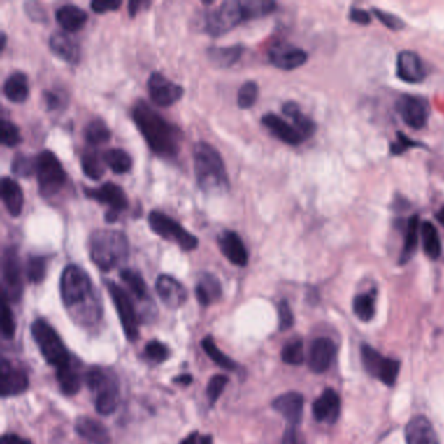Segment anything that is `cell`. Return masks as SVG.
<instances>
[{
  "label": "cell",
  "instance_id": "cell-14",
  "mask_svg": "<svg viewBox=\"0 0 444 444\" xmlns=\"http://www.w3.org/2000/svg\"><path fill=\"white\" fill-rule=\"evenodd\" d=\"M148 89L152 102L159 107H170L179 102L184 95V89L181 86L172 83L159 72H154L149 77Z\"/></svg>",
  "mask_w": 444,
  "mask_h": 444
},
{
  "label": "cell",
  "instance_id": "cell-39",
  "mask_svg": "<svg viewBox=\"0 0 444 444\" xmlns=\"http://www.w3.org/2000/svg\"><path fill=\"white\" fill-rule=\"evenodd\" d=\"M375 297L377 292L361 293L353 300V312L359 321L368 322L373 320L375 314Z\"/></svg>",
  "mask_w": 444,
  "mask_h": 444
},
{
  "label": "cell",
  "instance_id": "cell-53",
  "mask_svg": "<svg viewBox=\"0 0 444 444\" xmlns=\"http://www.w3.org/2000/svg\"><path fill=\"white\" fill-rule=\"evenodd\" d=\"M278 314H279V330L285 331L291 329L294 323V317L287 300H282L278 305Z\"/></svg>",
  "mask_w": 444,
  "mask_h": 444
},
{
  "label": "cell",
  "instance_id": "cell-50",
  "mask_svg": "<svg viewBox=\"0 0 444 444\" xmlns=\"http://www.w3.org/2000/svg\"><path fill=\"white\" fill-rule=\"evenodd\" d=\"M228 385V378L226 375H214L208 380V388H206V395H208L210 404L214 406L217 401V399L222 396L224 388Z\"/></svg>",
  "mask_w": 444,
  "mask_h": 444
},
{
  "label": "cell",
  "instance_id": "cell-59",
  "mask_svg": "<svg viewBox=\"0 0 444 444\" xmlns=\"http://www.w3.org/2000/svg\"><path fill=\"white\" fill-rule=\"evenodd\" d=\"M45 103L48 106V110H57L62 106L60 96L54 92H45Z\"/></svg>",
  "mask_w": 444,
  "mask_h": 444
},
{
  "label": "cell",
  "instance_id": "cell-61",
  "mask_svg": "<svg viewBox=\"0 0 444 444\" xmlns=\"http://www.w3.org/2000/svg\"><path fill=\"white\" fill-rule=\"evenodd\" d=\"M141 6H149V3H145V1H141V0H131V1L128 3L129 16H131V17H134V16L138 13V10H140V7H141Z\"/></svg>",
  "mask_w": 444,
  "mask_h": 444
},
{
  "label": "cell",
  "instance_id": "cell-56",
  "mask_svg": "<svg viewBox=\"0 0 444 444\" xmlns=\"http://www.w3.org/2000/svg\"><path fill=\"white\" fill-rule=\"evenodd\" d=\"M350 19L359 25H368L370 24V15L366 10H359V8L350 10Z\"/></svg>",
  "mask_w": 444,
  "mask_h": 444
},
{
  "label": "cell",
  "instance_id": "cell-8",
  "mask_svg": "<svg viewBox=\"0 0 444 444\" xmlns=\"http://www.w3.org/2000/svg\"><path fill=\"white\" fill-rule=\"evenodd\" d=\"M243 21H246L243 1L227 0L223 1L217 10L208 13L206 17V31L213 37H219L236 28Z\"/></svg>",
  "mask_w": 444,
  "mask_h": 444
},
{
  "label": "cell",
  "instance_id": "cell-45",
  "mask_svg": "<svg viewBox=\"0 0 444 444\" xmlns=\"http://www.w3.org/2000/svg\"><path fill=\"white\" fill-rule=\"evenodd\" d=\"M0 327H1V336L6 341H12L16 334V321L15 315L6 299L1 300L0 308Z\"/></svg>",
  "mask_w": 444,
  "mask_h": 444
},
{
  "label": "cell",
  "instance_id": "cell-1",
  "mask_svg": "<svg viewBox=\"0 0 444 444\" xmlns=\"http://www.w3.org/2000/svg\"><path fill=\"white\" fill-rule=\"evenodd\" d=\"M60 294L66 310L81 324H95L102 317L101 303L94 285L84 268L68 265L60 278Z\"/></svg>",
  "mask_w": 444,
  "mask_h": 444
},
{
  "label": "cell",
  "instance_id": "cell-28",
  "mask_svg": "<svg viewBox=\"0 0 444 444\" xmlns=\"http://www.w3.org/2000/svg\"><path fill=\"white\" fill-rule=\"evenodd\" d=\"M1 199L10 217H17L24 210V192L16 180L4 176L1 179Z\"/></svg>",
  "mask_w": 444,
  "mask_h": 444
},
{
  "label": "cell",
  "instance_id": "cell-17",
  "mask_svg": "<svg viewBox=\"0 0 444 444\" xmlns=\"http://www.w3.org/2000/svg\"><path fill=\"white\" fill-rule=\"evenodd\" d=\"M336 357V345L329 338H318L313 341L308 355V364L313 373L322 374L331 368Z\"/></svg>",
  "mask_w": 444,
  "mask_h": 444
},
{
  "label": "cell",
  "instance_id": "cell-11",
  "mask_svg": "<svg viewBox=\"0 0 444 444\" xmlns=\"http://www.w3.org/2000/svg\"><path fill=\"white\" fill-rule=\"evenodd\" d=\"M361 359L371 377L379 379L386 386L395 385L400 371V361L382 356L378 350L368 344H362L361 347Z\"/></svg>",
  "mask_w": 444,
  "mask_h": 444
},
{
  "label": "cell",
  "instance_id": "cell-43",
  "mask_svg": "<svg viewBox=\"0 0 444 444\" xmlns=\"http://www.w3.org/2000/svg\"><path fill=\"white\" fill-rule=\"evenodd\" d=\"M48 273V259L42 255H29L27 261V276L30 283H42Z\"/></svg>",
  "mask_w": 444,
  "mask_h": 444
},
{
  "label": "cell",
  "instance_id": "cell-24",
  "mask_svg": "<svg viewBox=\"0 0 444 444\" xmlns=\"http://www.w3.org/2000/svg\"><path fill=\"white\" fill-rule=\"evenodd\" d=\"M262 124L265 128L270 131L271 134H274L278 140H280L287 145L297 146L305 140L303 134L299 132L293 125L287 123L280 116L273 114V113L264 115Z\"/></svg>",
  "mask_w": 444,
  "mask_h": 444
},
{
  "label": "cell",
  "instance_id": "cell-26",
  "mask_svg": "<svg viewBox=\"0 0 444 444\" xmlns=\"http://www.w3.org/2000/svg\"><path fill=\"white\" fill-rule=\"evenodd\" d=\"M50 50L59 59L68 64H78L81 59V48L76 41L66 36V33H55L50 38Z\"/></svg>",
  "mask_w": 444,
  "mask_h": 444
},
{
  "label": "cell",
  "instance_id": "cell-13",
  "mask_svg": "<svg viewBox=\"0 0 444 444\" xmlns=\"http://www.w3.org/2000/svg\"><path fill=\"white\" fill-rule=\"evenodd\" d=\"M397 114L412 129H422L430 116L427 101L415 95H401L396 101Z\"/></svg>",
  "mask_w": 444,
  "mask_h": 444
},
{
  "label": "cell",
  "instance_id": "cell-42",
  "mask_svg": "<svg viewBox=\"0 0 444 444\" xmlns=\"http://www.w3.org/2000/svg\"><path fill=\"white\" fill-rule=\"evenodd\" d=\"M202 348L208 357L217 364V366H220L224 370H231V371H234L237 368L236 362L234 359H229L222 350L217 348V344L214 343L211 336H206L202 341Z\"/></svg>",
  "mask_w": 444,
  "mask_h": 444
},
{
  "label": "cell",
  "instance_id": "cell-33",
  "mask_svg": "<svg viewBox=\"0 0 444 444\" xmlns=\"http://www.w3.org/2000/svg\"><path fill=\"white\" fill-rule=\"evenodd\" d=\"M420 228L421 224L418 220V215L409 217L408 226H406L404 245L399 258L400 265H406L413 258V255H416L417 246H418V232L421 231Z\"/></svg>",
  "mask_w": 444,
  "mask_h": 444
},
{
  "label": "cell",
  "instance_id": "cell-25",
  "mask_svg": "<svg viewBox=\"0 0 444 444\" xmlns=\"http://www.w3.org/2000/svg\"><path fill=\"white\" fill-rule=\"evenodd\" d=\"M406 444H439L430 421L424 416L413 417L406 427Z\"/></svg>",
  "mask_w": 444,
  "mask_h": 444
},
{
  "label": "cell",
  "instance_id": "cell-49",
  "mask_svg": "<svg viewBox=\"0 0 444 444\" xmlns=\"http://www.w3.org/2000/svg\"><path fill=\"white\" fill-rule=\"evenodd\" d=\"M21 141L22 138H21L17 125L10 120H3L1 122V143L7 148H15Z\"/></svg>",
  "mask_w": 444,
  "mask_h": 444
},
{
  "label": "cell",
  "instance_id": "cell-41",
  "mask_svg": "<svg viewBox=\"0 0 444 444\" xmlns=\"http://www.w3.org/2000/svg\"><path fill=\"white\" fill-rule=\"evenodd\" d=\"M120 278L138 300H141V301L149 300L148 285L145 283L140 273L131 270V268H125V270H122Z\"/></svg>",
  "mask_w": 444,
  "mask_h": 444
},
{
  "label": "cell",
  "instance_id": "cell-22",
  "mask_svg": "<svg viewBox=\"0 0 444 444\" xmlns=\"http://www.w3.org/2000/svg\"><path fill=\"white\" fill-rule=\"evenodd\" d=\"M341 415V399L332 389L327 388L323 391L313 404V416L315 421L324 424H335Z\"/></svg>",
  "mask_w": 444,
  "mask_h": 444
},
{
  "label": "cell",
  "instance_id": "cell-37",
  "mask_svg": "<svg viewBox=\"0 0 444 444\" xmlns=\"http://www.w3.org/2000/svg\"><path fill=\"white\" fill-rule=\"evenodd\" d=\"M104 159L103 155L92 149L86 150L81 157V167L83 172L85 173L89 179L99 180L104 175Z\"/></svg>",
  "mask_w": 444,
  "mask_h": 444
},
{
  "label": "cell",
  "instance_id": "cell-46",
  "mask_svg": "<svg viewBox=\"0 0 444 444\" xmlns=\"http://www.w3.org/2000/svg\"><path fill=\"white\" fill-rule=\"evenodd\" d=\"M282 359L288 365H301L305 361V350H303V343L301 339H293L287 343L282 350Z\"/></svg>",
  "mask_w": 444,
  "mask_h": 444
},
{
  "label": "cell",
  "instance_id": "cell-3",
  "mask_svg": "<svg viewBox=\"0 0 444 444\" xmlns=\"http://www.w3.org/2000/svg\"><path fill=\"white\" fill-rule=\"evenodd\" d=\"M194 173L197 184L208 196H220L229 190L226 164L220 152L208 142H197L193 149Z\"/></svg>",
  "mask_w": 444,
  "mask_h": 444
},
{
  "label": "cell",
  "instance_id": "cell-30",
  "mask_svg": "<svg viewBox=\"0 0 444 444\" xmlns=\"http://www.w3.org/2000/svg\"><path fill=\"white\" fill-rule=\"evenodd\" d=\"M3 92L6 98L12 103H24L28 99L30 93L28 76L22 72L12 73L4 83Z\"/></svg>",
  "mask_w": 444,
  "mask_h": 444
},
{
  "label": "cell",
  "instance_id": "cell-63",
  "mask_svg": "<svg viewBox=\"0 0 444 444\" xmlns=\"http://www.w3.org/2000/svg\"><path fill=\"white\" fill-rule=\"evenodd\" d=\"M435 217H436V220H438L442 226H444V206L435 214Z\"/></svg>",
  "mask_w": 444,
  "mask_h": 444
},
{
  "label": "cell",
  "instance_id": "cell-16",
  "mask_svg": "<svg viewBox=\"0 0 444 444\" xmlns=\"http://www.w3.org/2000/svg\"><path fill=\"white\" fill-rule=\"evenodd\" d=\"M29 387V378L25 371L13 368L10 361L1 359L0 365V394L3 397L16 396Z\"/></svg>",
  "mask_w": 444,
  "mask_h": 444
},
{
  "label": "cell",
  "instance_id": "cell-34",
  "mask_svg": "<svg viewBox=\"0 0 444 444\" xmlns=\"http://www.w3.org/2000/svg\"><path fill=\"white\" fill-rule=\"evenodd\" d=\"M244 48L236 45L229 48H210L208 50V57L214 66L219 68H229L235 66L240 57H243Z\"/></svg>",
  "mask_w": 444,
  "mask_h": 444
},
{
  "label": "cell",
  "instance_id": "cell-15",
  "mask_svg": "<svg viewBox=\"0 0 444 444\" xmlns=\"http://www.w3.org/2000/svg\"><path fill=\"white\" fill-rule=\"evenodd\" d=\"M268 59L270 63L279 69L293 71L306 63L308 54L303 48H296L291 43L278 42L270 48Z\"/></svg>",
  "mask_w": 444,
  "mask_h": 444
},
{
  "label": "cell",
  "instance_id": "cell-44",
  "mask_svg": "<svg viewBox=\"0 0 444 444\" xmlns=\"http://www.w3.org/2000/svg\"><path fill=\"white\" fill-rule=\"evenodd\" d=\"M246 20L259 19L273 13L276 3L270 0H246L243 1Z\"/></svg>",
  "mask_w": 444,
  "mask_h": 444
},
{
  "label": "cell",
  "instance_id": "cell-48",
  "mask_svg": "<svg viewBox=\"0 0 444 444\" xmlns=\"http://www.w3.org/2000/svg\"><path fill=\"white\" fill-rule=\"evenodd\" d=\"M12 172L20 176L28 179L31 175L36 173V159H31L25 154H16L12 161Z\"/></svg>",
  "mask_w": 444,
  "mask_h": 444
},
{
  "label": "cell",
  "instance_id": "cell-6",
  "mask_svg": "<svg viewBox=\"0 0 444 444\" xmlns=\"http://www.w3.org/2000/svg\"><path fill=\"white\" fill-rule=\"evenodd\" d=\"M36 175L39 194L50 199L64 188L66 173L57 155L50 150L39 152L36 158Z\"/></svg>",
  "mask_w": 444,
  "mask_h": 444
},
{
  "label": "cell",
  "instance_id": "cell-52",
  "mask_svg": "<svg viewBox=\"0 0 444 444\" xmlns=\"http://www.w3.org/2000/svg\"><path fill=\"white\" fill-rule=\"evenodd\" d=\"M145 355L148 356V359H150L152 361L163 362L169 357V350L161 341H152L146 344Z\"/></svg>",
  "mask_w": 444,
  "mask_h": 444
},
{
  "label": "cell",
  "instance_id": "cell-29",
  "mask_svg": "<svg viewBox=\"0 0 444 444\" xmlns=\"http://www.w3.org/2000/svg\"><path fill=\"white\" fill-rule=\"evenodd\" d=\"M55 17H57V24L66 31L75 33L85 25L87 21V13L77 6L66 4L57 8Z\"/></svg>",
  "mask_w": 444,
  "mask_h": 444
},
{
  "label": "cell",
  "instance_id": "cell-20",
  "mask_svg": "<svg viewBox=\"0 0 444 444\" xmlns=\"http://www.w3.org/2000/svg\"><path fill=\"white\" fill-rule=\"evenodd\" d=\"M217 245L222 255L227 258L232 265L245 267L249 261V253L241 237L234 231H223L217 237Z\"/></svg>",
  "mask_w": 444,
  "mask_h": 444
},
{
  "label": "cell",
  "instance_id": "cell-51",
  "mask_svg": "<svg viewBox=\"0 0 444 444\" xmlns=\"http://www.w3.org/2000/svg\"><path fill=\"white\" fill-rule=\"evenodd\" d=\"M396 134V141L392 142L389 145V152H392L394 155L404 154L408 149H412V148H424L422 143L408 138L404 133L397 132Z\"/></svg>",
  "mask_w": 444,
  "mask_h": 444
},
{
  "label": "cell",
  "instance_id": "cell-62",
  "mask_svg": "<svg viewBox=\"0 0 444 444\" xmlns=\"http://www.w3.org/2000/svg\"><path fill=\"white\" fill-rule=\"evenodd\" d=\"M175 383H179V385H182V386H188L192 383V375L189 374H182V375H180L178 378H175Z\"/></svg>",
  "mask_w": 444,
  "mask_h": 444
},
{
  "label": "cell",
  "instance_id": "cell-4",
  "mask_svg": "<svg viewBox=\"0 0 444 444\" xmlns=\"http://www.w3.org/2000/svg\"><path fill=\"white\" fill-rule=\"evenodd\" d=\"M89 255L102 271L124 264L129 255V241L122 231L98 229L89 238Z\"/></svg>",
  "mask_w": 444,
  "mask_h": 444
},
{
  "label": "cell",
  "instance_id": "cell-58",
  "mask_svg": "<svg viewBox=\"0 0 444 444\" xmlns=\"http://www.w3.org/2000/svg\"><path fill=\"white\" fill-rule=\"evenodd\" d=\"M282 444H303L296 426H288V429L284 433L283 443Z\"/></svg>",
  "mask_w": 444,
  "mask_h": 444
},
{
  "label": "cell",
  "instance_id": "cell-9",
  "mask_svg": "<svg viewBox=\"0 0 444 444\" xmlns=\"http://www.w3.org/2000/svg\"><path fill=\"white\" fill-rule=\"evenodd\" d=\"M3 276V299L17 303L22 296V276L20 264L19 249L16 245L7 246L3 252L1 262Z\"/></svg>",
  "mask_w": 444,
  "mask_h": 444
},
{
  "label": "cell",
  "instance_id": "cell-40",
  "mask_svg": "<svg viewBox=\"0 0 444 444\" xmlns=\"http://www.w3.org/2000/svg\"><path fill=\"white\" fill-rule=\"evenodd\" d=\"M84 136H85L86 142L89 145L98 146V145H102V143L110 141L111 131H110V128L107 127V124L104 123L102 119L95 117L86 125Z\"/></svg>",
  "mask_w": 444,
  "mask_h": 444
},
{
  "label": "cell",
  "instance_id": "cell-54",
  "mask_svg": "<svg viewBox=\"0 0 444 444\" xmlns=\"http://www.w3.org/2000/svg\"><path fill=\"white\" fill-rule=\"evenodd\" d=\"M373 12H374L375 17H377L385 27H387L388 29L397 31V30H401V29L404 28V21L401 19H399L395 15L387 13V12L378 10V8H374Z\"/></svg>",
  "mask_w": 444,
  "mask_h": 444
},
{
  "label": "cell",
  "instance_id": "cell-64",
  "mask_svg": "<svg viewBox=\"0 0 444 444\" xmlns=\"http://www.w3.org/2000/svg\"><path fill=\"white\" fill-rule=\"evenodd\" d=\"M6 43H7V37L4 33H1V51L6 48Z\"/></svg>",
  "mask_w": 444,
  "mask_h": 444
},
{
  "label": "cell",
  "instance_id": "cell-12",
  "mask_svg": "<svg viewBox=\"0 0 444 444\" xmlns=\"http://www.w3.org/2000/svg\"><path fill=\"white\" fill-rule=\"evenodd\" d=\"M85 194L87 199H94L96 202L108 206V210L104 214L107 223L117 222L120 214L129 206L128 197L123 188L114 182H106L98 189H85Z\"/></svg>",
  "mask_w": 444,
  "mask_h": 444
},
{
  "label": "cell",
  "instance_id": "cell-55",
  "mask_svg": "<svg viewBox=\"0 0 444 444\" xmlns=\"http://www.w3.org/2000/svg\"><path fill=\"white\" fill-rule=\"evenodd\" d=\"M90 7L95 13H106V12L119 10L122 7V1L120 0H94L92 1Z\"/></svg>",
  "mask_w": 444,
  "mask_h": 444
},
{
  "label": "cell",
  "instance_id": "cell-23",
  "mask_svg": "<svg viewBox=\"0 0 444 444\" xmlns=\"http://www.w3.org/2000/svg\"><path fill=\"white\" fill-rule=\"evenodd\" d=\"M273 408L287 420L289 426H299L303 420V396L299 392H287L276 397Z\"/></svg>",
  "mask_w": 444,
  "mask_h": 444
},
{
  "label": "cell",
  "instance_id": "cell-47",
  "mask_svg": "<svg viewBox=\"0 0 444 444\" xmlns=\"http://www.w3.org/2000/svg\"><path fill=\"white\" fill-rule=\"evenodd\" d=\"M259 94V87L255 81H248L240 87L237 94V104L241 110H249L255 106Z\"/></svg>",
  "mask_w": 444,
  "mask_h": 444
},
{
  "label": "cell",
  "instance_id": "cell-10",
  "mask_svg": "<svg viewBox=\"0 0 444 444\" xmlns=\"http://www.w3.org/2000/svg\"><path fill=\"white\" fill-rule=\"evenodd\" d=\"M106 287L111 296V300L116 308V312L119 314V320L123 326L125 336L128 338L129 341H137L140 336V330H138V318L136 314L132 299L119 284H116L115 282L107 280Z\"/></svg>",
  "mask_w": 444,
  "mask_h": 444
},
{
  "label": "cell",
  "instance_id": "cell-7",
  "mask_svg": "<svg viewBox=\"0 0 444 444\" xmlns=\"http://www.w3.org/2000/svg\"><path fill=\"white\" fill-rule=\"evenodd\" d=\"M149 226L155 235L175 243L185 252H192L199 246V238L182 227L179 222L161 211H152L149 214Z\"/></svg>",
  "mask_w": 444,
  "mask_h": 444
},
{
  "label": "cell",
  "instance_id": "cell-35",
  "mask_svg": "<svg viewBox=\"0 0 444 444\" xmlns=\"http://www.w3.org/2000/svg\"><path fill=\"white\" fill-rule=\"evenodd\" d=\"M57 378L62 392L66 396L76 395L83 385L81 375L78 374L76 368L72 366V364L64 368H57Z\"/></svg>",
  "mask_w": 444,
  "mask_h": 444
},
{
  "label": "cell",
  "instance_id": "cell-5",
  "mask_svg": "<svg viewBox=\"0 0 444 444\" xmlns=\"http://www.w3.org/2000/svg\"><path fill=\"white\" fill-rule=\"evenodd\" d=\"M31 335L48 364L57 368L71 365V356L59 334L48 321L39 318L31 324Z\"/></svg>",
  "mask_w": 444,
  "mask_h": 444
},
{
  "label": "cell",
  "instance_id": "cell-36",
  "mask_svg": "<svg viewBox=\"0 0 444 444\" xmlns=\"http://www.w3.org/2000/svg\"><path fill=\"white\" fill-rule=\"evenodd\" d=\"M421 236L425 255L431 259H438L442 255V244L436 228L430 222L421 224Z\"/></svg>",
  "mask_w": 444,
  "mask_h": 444
},
{
  "label": "cell",
  "instance_id": "cell-38",
  "mask_svg": "<svg viewBox=\"0 0 444 444\" xmlns=\"http://www.w3.org/2000/svg\"><path fill=\"white\" fill-rule=\"evenodd\" d=\"M104 163L113 172L123 175L132 170L133 161L131 155L123 149H110L103 154Z\"/></svg>",
  "mask_w": 444,
  "mask_h": 444
},
{
  "label": "cell",
  "instance_id": "cell-27",
  "mask_svg": "<svg viewBox=\"0 0 444 444\" xmlns=\"http://www.w3.org/2000/svg\"><path fill=\"white\" fill-rule=\"evenodd\" d=\"M77 434L92 444H110L111 436L106 426L90 417H78L75 424Z\"/></svg>",
  "mask_w": 444,
  "mask_h": 444
},
{
  "label": "cell",
  "instance_id": "cell-57",
  "mask_svg": "<svg viewBox=\"0 0 444 444\" xmlns=\"http://www.w3.org/2000/svg\"><path fill=\"white\" fill-rule=\"evenodd\" d=\"M181 444H213V436L211 435H202L199 433H193L189 436H187Z\"/></svg>",
  "mask_w": 444,
  "mask_h": 444
},
{
  "label": "cell",
  "instance_id": "cell-31",
  "mask_svg": "<svg viewBox=\"0 0 444 444\" xmlns=\"http://www.w3.org/2000/svg\"><path fill=\"white\" fill-rule=\"evenodd\" d=\"M222 296L220 282L213 274L203 273L199 275V283L196 285V297L202 306H208L217 301Z\"/></svg>",
  "mask_w": 444,
  "mask_h": 444
},
{
  "label": "cell",
  "instance_id": "cell-2",
  "mask_svg": "<svg viewBox=\"0 0 444 444\" xmlns=\"http://www.w3.org/2000/svg\"><path fill=\"white\" fill-rule=\"evenodd\" d=\"M132 117L145 141L157 155L166 159H173L179 155L182 134L178 127L169 123L143 101L134 103Z\"/></svg>",
  "mask_w": 444,
  "mask_h": 444
},
{
  "label": "cell",
  "instance_id": "cell-32",
  "mask_svg": "<svg viewBox=\"0 0 444 444\" xmlns=\"http://www.w3.org/2000/svg\"><path fill=\"white\" fill-rule=\"evenodd\" d=\"M283 114L293 122L294 128L301 133L303 138L312 137L317 132V125L309 116L303 114L301 108L296 102H287L283 106Z\"/></svg>",
  "mask_w": 444,
  "mask_h": 444
},
{
  "label": "cell",
  "instance_id": "cell-19",
  "mask_svg": "<svg viewBox=\"0 0 444 444\" xmlns=\"http://www.w3.org/2000/svg\"><path fill=\"white\" fill-rule=\"evenodd\" d=\"M155 289L162 303L171 309H179L188 299L185 287L170 275H161L155 282Z\"/></svg>",
  "mask_w": 444,
  "mask_h": 444
},
{
  "label": "cell",
  "instance_id": "cell-60",
  "mask_svg": "<svg viewBox=\"0 0 444 444\" xmlns=\"http://www.w3.org/2000/svg\"><path fill=\"white\" fill-rule=\"evenodd\" d=\"M0 444H33L28 439H24V438H20L19 435L16 434H4L1 436V441Z\"/></svg>",
  "mask_w": 444,
  "mask_h": 444
},
{
  "label": "cell",
  "instance_id": "cell-21",
  "mask_svg": "<svg viewBox=\"0 0 444 444\" xmlns=\"http://www.w3.org/2000/svg\"><path fill=\"white\" fill-rule=\"evenodd\" d=\"M95 394V409L102 416H110L119 406L120 401V391L119 383L111 374L107 375V378L102 383V386L98 388Z\"/></svg>",
  "mask_w": 444,
  "mask_h": 444
},
{
  "label": "cell",
  "instance_id": "cell-18",
  "mask_svg": "<svg viewBox=\"0 0 444 444\" xmlns=\"http://www.w3.org/2000/svg\"><path fill=\"white\" fill-rule=\"evenodd\" d=\"M397 77L408 84H418L426 78L425 64L413 51H401L397 55Z\"/></svg>",
  "mask_w": 444,
  "mask_h": 444
}]
</instances>
